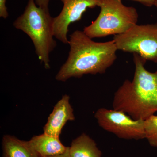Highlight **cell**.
Here are the masks:
<instances>
[{
	"label": "cell",
	"mask_w": 157,
	"mask_h": 157,
	"mask_svg": "<svg viewBox=\"0 0 157 157\" xmlns=\"http://www.w3.org/2000/svg\"><path fill=\"white\" fill-rule=\"evenodd\" d=\"M3 157H40L29 141L6 135L2 140Z\"/></svg>",
	"instance_id": "30bf717a"
},
{
	"label": "cell",
	"mask_w": 157,
	"mask_h": 157,
	"mask_svg": "<svg viewBox=\"0 0 157 157\" xmlns=\"http://www.w3.org/2000/svg\"><path fill=\"white\" fill-rule=\"evenodd\" d=\"M68 44V58L56 76L58 81L80 78L86 74H103L117 59L118 50L113 40L96 42L83 31H74L70 35Z\"/></svg>",
	"instance_id": "6da1fadb"
},
{
	"label": "cell",
	"mask_w": 157,
	"mask_h": 157,
	"mask_svg": "<svg viewBox=\"0 0 157 157\" xmlns=\"http://www.w3.org/2000/svg\"><path fill=\"white\" fill-rule=\"evenodd\" d=\"M63 4L59 14L54 17L55 38L64 44H68L67 35L71 23L81 19L82 14L88 8L99 6L100 0H61Z\"/></svg>",
	"instance_id": "52a82bcc"
},
{
	"label": "cell",
	"mask_w": 157,
	"mask_h": 157,
	"mask_svg": "<svg viewBox=\"0 0 157 157\" xmlns=\"http://www.w3.org/2000/svg\"><path fill=\"white\" fill-rule=\"evenodd\" d=\"M146 139L150 145L157 147V115L152 116L144 121Z\"/></svg>",
	"instance_id": "7c38bea8"
},
{
	"label": "cell",
	"mask_w": 157,
	"mask_h": 157,
	"mask_svg": "<svg viewBox=\"0 0 157 157\" xmlns=\"http://www.w3.org/2000/svg\"><path fill=\"white\" fill-rule=\"evenodd\" d=\"M154 6L157 8V0H155Z\"/></svg>",
	"instance_id": "e0dca14e"
},
{
	"label": "cell",
	"mask_w": 157,
	"mask_h": 157,
	"mask_svg": "<svg viewBox=\"0 0 157 157\" xmlns=\"http://www.w3.org/2000/svg\"><path fill=\"white\" fill-rule=\"evenodd\" d=\"M94 117L99 126L119 138L138 140L146 137L145 121L134 119L123 111L101 108Z\"/></svg>",
	"instance_id": "8992f818"
},
{
	"label": "cell",
	"mask_w": 157,
	"mask_h": 157,
	"mask_svg": "<svg viewBox=\"0 0 157 157\" xmlns=\"http://www.w3.org/2000/svg\"><path fill=\"white\" fill-rule=\"evenodd\" d=\"M132 1L138 2L144 6L148 7L154 6L155 2V0H132Z\"/></svg>",
	"instance_id": "9a60e30c"
},
{
	"label": "cell",
	"mask_w": 157,
	"mask_h": 157,
	"mask_svg": "<svg viewBox=\"0 0 157 157\" xmlns=\"http://www.w3.org/2000/svg\"><path fill=\"white\" fill-rule=\"evenodd\" d=\"M98 7L101 11L98 17L83 29L91 39L122 34L137 24V9L124 6L122 0H100Z\"/></svg>",
	"instance_id": "277c9868"
},
{
	"label": "cell",
	"mask_w": 157,
	"mask_h": 157,
	"mask_svg": "<svg viewBox=\"0 0 157 157\" xmlns=\"http://www.w3.org/2000/svg\"><path fill=\"white\" fill-rule=\"evenodd\" d=\"M6 2V0H0V17L4 19H6L9 16Z\"/></svg>",
	"instance_id": "4fadbf2b"
},
{
	"label": "cell",
	"mask_w": 157,
	"mask_h": 157,
	"mask_svg": "<svg viewBox=\"0 0 157 157\" xmlns=\"http://www.w3.org/2000/svg\"><path fill=\"white\" fill-rule=\"evenodd\" d=\"M69 96L64 95L56 103L43 128L44 133L59 137L67 122L75 120Z\"/></svg>",
	"instance_id": "ba28073f"
},
{
	"label": "cell",
	"mask_w": 157,
	"mask_h": 157,
	"mask_svg": "<svg viewBox=\"0 0 157 157\" xmlns=\"http://www.w3.org/2000/svg\"><path fill=\"white\" fill-rule=\"evenodd\" d=\"M49 157H71L70 154V150H69V147H68L65 152L61 155H58L54 156Z\"/></svg>",
	"instance_id": "2e32d148"
},
{
	"label": "cell",
	"mask_w": 157,
	"mask_h": 157,
	"mask_svg": "<svg viewBox=\"0 0 157 157\" xmlns=\"http://www.w3.org/2000/svg\"><path fill=\"white\" fill-rule=\"evenodd\" d=\"M53 22L49 10L39 7L34 0H29L23 13L13 23L30 38L39 60L47 70L50 68V54L56 46Z\"/></svg>",
	"instance_id": "3957f363"
},
{
	"label": "cell",
	"mask_w": 157,
	"mask_h": 157,
	"mask_svg": "<svg viewBox=\"0 0 157 157\" xmlns=\"http://www.w3.org/2000/svg\"><path fill=\"white\" fill-rule=\"evenodd\" d=\"M29 141L40 157H52L63 154L68 148L62 143L59 137L45 133L34 136Z\"/></svg>",
	"instance_id": "9c48e42d"
},
{
	"label": "cell",
	"mask_w": 157,
	"mask_h": 157,
	"mask_svg": "<svg viewBox=\"0 0 157 157\" xmlns=\"http://www.w3.org/2000/svg\"><path fill=\"white\" fill-rule=\"evenodd\" d=\"M71 157H101L102 152L94 140L85 133L76 137L69 147Z\"/></svg>",
	"instance_id": "8fae6325"
},
{
	"label": "cell",
	"mask_w": 157,
	"mask_h": 157,
	"mask_svg": "<svg viewBox=\"0 0 157 157\" xmlns=\"http://www.w3.org/2000/svg\"><path fill=\"white\" fill-rule=\"evenodd\" d=\"M134 78L126 79L115 92L113 108L127 113L135 120L145 121L157 112V71L144 68L146 61L133 54Z\"/></svg>",
	"instance_id": "7a4b0ae2"
},
{
	"label": "cell",
	"mask_w": 157,
	"mask_h": 157,
	"mask_svg": "<svg viewBox=\"0 0 157 157\" xmlns=\"http://www.w3.org/2000/svg\"><path fill=\"white\" fill-rule=\"evenodd\" d=\"M113 40L117 50L137 54L145 61L157 63V23L136 24Z\"/></svg>",
	"instance_id": "5b68a950"
},
{
	"label": "cell",
	"mask_w": 157,
	"mask_h": 157,
	"mask_svg": "<svg viewBox=\"0 0 157 157\" xmlns=\"http://www.w3.org/2000/svg\"><path fill=\"white\" fill-rule=\"evenodd\" d=\"M36 4L43 9L48 10V4L50 0H34Z\"/></svg>",
	"instance_id": "5bb4252c"
}]
</instances>
